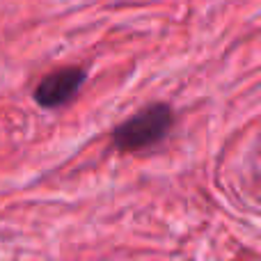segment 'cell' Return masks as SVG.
I'll list each match as a JSON object with an SVG mask.
<instances>
[{"label": "cell", "instance_id": "obj_1", "mask_svg": "<svg viewBox=\"0 0 261 261\" xmlns=\"http://www.w3.org/2000/svg\"><path fill=\"white\" fill-rule=\"evenodd\" d=\"M172 126L174 110L167 103H151L113 130V144L119 151H142L165 140Z\"/></svg>", "mask_w": 261, "mask_h": 261}, {"label": "cell", "instance_id": "obj_2", "mask_svg": "<svg viewBox=\"0 0 261 261\" xmlns=\"http://www.w3.org/2000/svg\"><path fill=\"white\" fill-rule=\"evenodd\" d=\"M85 83V71L81 67H64L41 78L35 87V101L44 108H58L64 106L81 92Z\"/></svg>", "mask_w": 261, "mask_h": 261}]
</instances>
